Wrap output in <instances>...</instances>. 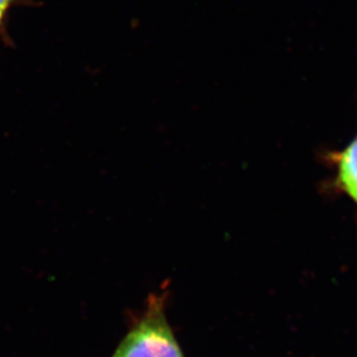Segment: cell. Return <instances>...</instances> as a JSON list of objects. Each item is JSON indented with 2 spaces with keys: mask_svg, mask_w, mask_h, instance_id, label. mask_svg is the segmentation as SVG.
I'll return each instance as SVG.
<instances>
[{
  "mask_svg": "<svg viewBox=\"0 0 357 357\" xmlns=\"http://www.w3.org/2000/svg\"><path fill=\"white\" fill-rule=\"evenodd\" d=\"M165 295H152L112 357H185L165 316Z\"/></svg>",
  "mask_w": 357,
  "mask_h": 357,
  "instance_id": "obj_1",
  "label": "cell"
},
{
  "mask_svg": "<svg viewBox=\"0 0 357 357\" xmlns=\"http://www.w3.org/2000/svg\"><path fill=\"white\" fill-rule=\"evenodd\" d=\"M337 182L357 205V137L337 156Z\"/></svg>",
  "mask_w": 357,
  "mask_h": 357,
  "instance_id": "obj_2",
  "label": "cell"
},
{
  "mask_svg": "<svg viewBox=\"0 0 357 357\" xmlns=\"http://www.w3.org/2000/svg\"><path fill=\"white\" fill-rule=\"evenodd\" d=\"M13 3L14 0H0V33H1V29L5 26L7 14H8V10H10Z\"/></svg>",
  "mask_w": 357,
  "mask_h": 357,
  "instance_id": "obj_3",
  "label": "cell"
}]
</instances>
